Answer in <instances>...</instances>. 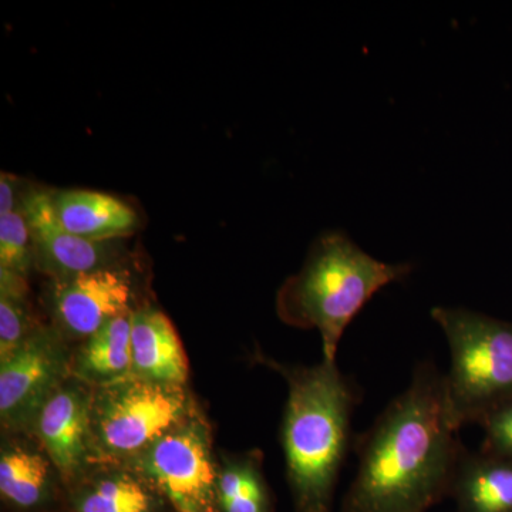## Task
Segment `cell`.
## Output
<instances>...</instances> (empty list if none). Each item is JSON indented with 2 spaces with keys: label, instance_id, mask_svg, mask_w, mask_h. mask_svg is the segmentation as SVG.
Listing matches in <instances>:
<instances>
[{
  "label": "cell",
  "instance_id": "obj_1",
  "mask_svg": "<svg viewBox=\"0 0 512 512\" xmlns=\"http://www.w3.org/2000/svg\"><path fill=\"white\" fill-rule=\"evenodd\" d=\"M448 413L444 375L421 363L406 392L357 441L346 512H424L450 491L464 446Z\"/></svg>",
  "mask_w": 512,
  "mask_h": 512
},
{
  "label": "cell",
  "instance_id": "obj_2",
  "mask_svg": "<svg viewBox=\"0 0 512 512\" xmlns=\"http://www.w3.org/2000/svg\"><path fill=\"white\" fill-rule=\"evenodd\" d=\"M289 384L282 444L289 483L305 512H326L352 440L360 392L338 365L281 369Z\"/></svg>",
  "mask_w": 512,
  "mask_h": 512
},
{
  "label": "cell",
  "instance_id": "obj_3",
  "mask_svg": "<svg viewBox=\"0 0 512 512\" xmlns=\"http://www.w3.org/2000/svg\"><path fill=\"white\" fill-rule=\"evenodd\" d=\"M410 264H386L333 231L313 245L305 266L282 289L279 313L286 322L319 330L323 360L335 363L343 333L380 289L402 281Z\"/></svg>",
  "mask_w": 512,
  "mask_h": 512
},
{
  "label": "cell",
  "instance_id": "obj_4",
  "mask_svg": "<svg viewBox=\"0 0 512 512\" xmlns=\"http://www.w3.org/2000/svg\"><path fill=\"white\" fill-rule=\"evenodd\" d=\"M439 323L450 349L444 392L458 429L480 423L512 399V323L466 308L437 306Z\"/></svg>",
  "mask_w": 512,
  "mask_h": 512
},
{
  "label": "cell",
  "instance_id": "obj_5",
  "mask_svg": "<svg viewBox=\"0 0 512 512\" xmlns=\"http://www.w3.org/2000/svg\"><path fill=\"white\" fill-rule=\"evenodd\" d=\"M183 386L128 377L107 384L92 406L94 447L109 457L141 453L187 423Z\"/></svg>",
  "mask_w": 512,
  "mask_h": 512
},
{
  "label": "cell",
  "instance_id": "obj_6",
  "mask_svg": "<svg viewBox=\"0 0 512 512\" xmlns=\"http://www.w3.org/2000/svg\"><path fill=\"white\" fill-rule=\"evenodd\" d=\"M141 467L178 512H201L217 494L207 431L197 421H187L148 447Z\"/></svg>",
  "mask_w": 512,
  "mask_h": 512
},
{
  "label": "cell",
  "instance_id": "obj_7",
  "mask_svg": "<svg viewBox=\"0 0 512 512\" xmlns=\"http://www.w3.org/2000/svg\"><path fill=\"white\" fill-rule=\"evenodd\" d=\"M131 279L120 269L101 268L56 278L52 308L64 332L90 338L111 320L130 315Z\"/></svg>",
  "mask_w": 512,
  "mask_h": 512
},
{
  "label": "cell",
  "instance_id": "obj_8",
  "mask_svg": "<svg viewBox=\"0 0 512 512\" xmlns=\"http://www.w3.org/2000/svg\"><path fill=\"white\" fill-rule=\"evenodd\" d=\"M63 357L52 336L35 332L0 366V414L8 426L37 417L57 389Z\"/></svg>",
  "mask_w": 512,
  "mask_h": 512
},
{
  "label": "cell",
  "instance_id": "obj_9",
  "mask_svg": "<svg viewBox=\"0 0 512 512\" xmlns=\"http://www.w3.org/2000/svg\"><path fill=\"white\" fill-rule=\"evenodd\" d=\"M22 210L29 222L33 249L47 271L57 278L107 268L109 248L106 242L76 237L57 220L53 195L33 191L22 200Z\"/></svg>",
  "mask_w": 512,
  "mask_h": 512
},
{
  "label": "cell",
  "instance_id": "obj_10",
  "mask_svg": "<svg viewBox=\"0 0 512 512\" xmlns=\"http://www.w3.org/2000/svg\"><path fill=\"white\" fill-rule=\"evenodd\" d=\"M92 406L80 387H57L37 414L40 443L63 476L79 473L92 453Z\"/></svg>",
  "mask_w": 512,
  "mask_h": 512
},
{
  "label": "cell",
  "instance_id": "obj_11",
  "mask_svg": "<svg viewBox=\"0 0 512 512\" xmlns=\"http://www.w3.org/2000/svg\"><path fill=\"white\" fill-rule=\"evenodd\" d=\"M131 349L134 377L173 386L187 382V355L164 313L154 309L131 313Z\"/></svg>",
  "mask_w": 512,
  "mask_h": 512
},
{
  "label": "cell",
  "instance_id": "obj_12",
  "mask_svg": "<svg viewBox=\"0 0 512 512\" xmlns=\"http://www.w3.org/2000/svg\"><path fill=\"white\" fill-rule=\"evenodd\" d=\"M57 220L76 237L107 242L131 234L138 217L126 202L104 192L70 190L53 195Z\"/></svg>",
  "mask_w": 512,
  "mask_h": 512
},
{
  "label": "cell",
  "instance_id": "obj_13",
  "mask_svg": "<svg viewBox=\"0 0 512 512\" xmlns=\"http://www.w3.org/2000/svg\"><path fill=\"white\" fill-rule=\"evenodd\" d=\"M450 491L463 512H512V461L464 448Z\"/></svg>",
  "mask_w": 512,
  "mask_h": 512
},
{
  "label": "cell",
  "instance_id": "obj_14",
  "mask_svg": "<svg viewBox=\"0 0 512 512\" xmlns=\"http://www.w3.org/2000/svg\"><path fill=\"white\" fill-rule=\"evenodd\" d=\"M77 372L106 386L133 376L131 313L111 320L86 339L77 356Z\"/></svg>",
  "mask_w": 512,
  "mask_h": 512
},
{
  "label": "cell",
  "instance_id": "obj_15",
  "mask_svg": "<svg viewBox=\"0 0 512 512\" xmlns=\"http://www.w3.org/2000/svg\"><path fill=\"white\" fill-rule=\"evenodd\" d=\"M49 480L45 457L23 448H9L0 458V493L19 507L29 508L42 501Z\"/></svg>",
  "mask_w": 512,
  "mask_h": 512
},
{
  "label": "cell",
  "instance_id": "obj_16",
  "mask_svg": "<svg viewBox=\"0 0 512 512\" xmlns=\"http://www.w3.org/2000/svg\"><path fill=\"white\" fill-rule=\"evenodd\" d=\"M217 495L225 512H268V493L256 461L231 464L218 477Z\"/></svg>",
  "mask_w": 512,
  "mask_h": 512
},
{
  "label": "cell",
  "instance_id": "obj_17",
  "mask_svg": "<svg viewBox=\"0 0 512 512\" xmlns=\"http://www.w3.org/2000/svg\"><path fill=\"white\" fill-rule=\"evenodd\" d=\"M151 495L133 477L111 476L80 498L79 512H151Z\"/></svg>",
  "mask_w": 512,
  "mask_h": 512
},
{
  "label": "cell",
  "instance_id": "obj_18",
  "mask_svg": "<svg viewBox=\"0 0 512 512\" xmlns=\"http://www.w3.org/2000/svg\"><path fill=\"white\" fill-rule=\"evenodd\" d=\"M33 255L32 234L22 208L0 215V269L26 278Z\"/></svg>",
  "mask_w": 512,
  "mask_h": 512
},
{
  "label": "cell",
  "instance_id": "obj_19",
  "mask_svg": "<svg viewBox=\"0 0 512 512\" xmlns=\"http://www.w3.org/2000/svg\"><path fill=\"white\" fill-rule=\"evenodd\" d=\"M26 296L0 292V360L5 362L18 352L32 333H29V316Z\"/></svg>",
  "mask_w": 512,
  "mask_h": 512
},
{
  "label": "cell",
  "instance_id": "obj_20",
  "mask_svg": "<svg viewBox=\"0 0 512 512\" xmlns=\"http://www.w3.org/2000/svg\"><path fill=\"white\" fill-rule=\"evenodd\" d=\"M484 429L481 450L512 461V399L480 421Z\"/></svg>",
  "mask_w": 512,
  "mask_h": 512
},
{
  "label": "cell",
  "instance_id": "obj_21",
  "mask_svg": "<svg viewBox=\"0 0 512 512\" xmlns=\"http://www.w3.org/2000/svg\"><path fill=\"white\" fill-rule=\"evenodd\" d=\"M18 202V178L15 175L0 174V215L20 210Z\"/></svg>",
  "mask_w": 512,
  "mask_h": 512
}]
</instances>
